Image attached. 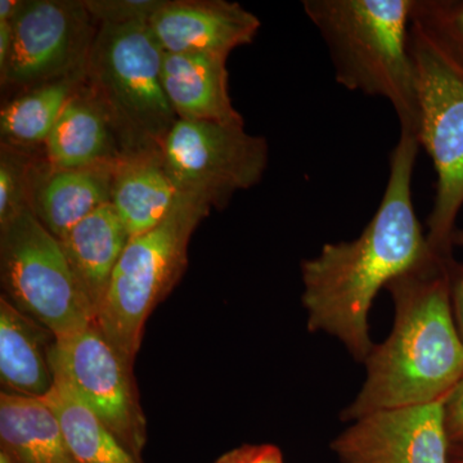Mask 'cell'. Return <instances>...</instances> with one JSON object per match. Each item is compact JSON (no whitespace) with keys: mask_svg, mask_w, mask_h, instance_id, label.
<instances>
[{"mask_svg":"<svg viewBox=\"0 0 463 463\" xmlns=\"http://www.w3.org/2000/svg\"><path fill=\"white\" fill-rule=\"evenodd\" d=\"M160 156L179 194L223 207L263 179L268 143L246 132L245 124L178 120Z\"/></svg>","mask_w":463,"mask_h":463,"instance_id":"ba28073f","label":"cell"},{"mask_svg":"<svg viewBox=\"0 0 463 463\" xmlns=\"http://www.w3.org/2000/svg\"><path fill=\"white\" fill-rule=\"evenodd\" d=\"M431 254L386 286L394 327L365 359L367 376L343 421L390 410L446 401L463 374V343L453 319L448 260Z\"/></svg>","mask_w":463,"mask_h":463,"instance_id":"7a4b0ae2","label":"cell"},{"mask_svg":"<svg viewBox=\"0 0 463 463\" xmlns=\"http://www.w3.org/2000/svg\"><path fill=\"white\" fill-rule=\"evenodd\" d=\"M210 210L206 201L181 194L169 215L132 237L118 259L96 325L130 365L141 349L146 321L181 279L192 233Z\"/></svg>","mask_w":463,"mask_h":463,"instance_id":"8992f818","label":"cell"},{"mask_svg":"<svg viewBox=\"0 0 463 463\" xmlns=\"http://www.w3.org/2000/svg\"><path fill=\"white\" fill-rule=\"evenodd\" d=\"M23 0H2L0 2V21L12 23L17 16Z\"/></svg>","mask_w":463,"mask_h":463,"instance_id":"f1b7e54d","label":"cell"},{"mask_svg":"<svg viewBox=\"0 0 463 463\" xmlns=\"http://www.w3.org/2000/svg\"><path fill=\"white\" fill-rule=\"evenodd\" d=\"M419 139L399 134L390 155L385 192L358 239L326 243L301 263L307 330L336 337L358 362L373 350L371 307L392 279L430 257L426 232L414 212L412 182Z\"/></svg>","mask_w":463,"mask_h":463,"instance_id":"6da1fadb","label":"cell"},{"mask_svg":"<svg viewBox=\"0 0 463 463\" xmlns=\"http://www.w3.org/2000/svg\"><path fill=\"white\" fill-rule=\"evenodd\" d=\"M214 463H285L273 444H245L219 457Z\"/></svg>","mask_w":463,"mask_h":463,"instance_id":"d4e9b609","label":"cell"},{"mask_svg":"<svg viewBox=\"0 0 463 463\" xmlns=\"http://www.w3.org/2000/svg\"><path fill=\"white\" fill-rule=\"evenodd\" d=\"M14 47V26L8 21H0V71L7 65Z\"/></svg>","mask_w":463,"mask_h":463,"instance_id":"83f0119b","label":"cell"},{"mask_svg":"<svg viewBox=\"0 0 463 463\" xmlns=\"http://www.w3.org/2000/svg\"><path fill=\"white\" fill-rule=\"evenodd\" d=\"M130 239L129 231L109 203L58 240L96 318L108 294L116 264Z\"/></svg>","mask_w":463,"mask_h":463,"instance_id":"2e32d148","label":"cell"},{"mask_svg":"<svg viewBox=\"0 0 463 463\" xmlns=\"http://www.w3.org/2000/svg\"><path fill=\"white\" fill-rule=\"evenodd\" d=\"M48 359L54 379L65 383L137 459L147 443V421L133 379V365L118 354L96 323L56 339Z\"/></svg>","mask_w":463,"mask_h":463,"instance_id":"9c48e42d","label":"cell"},{"mask_svg":"<svg viewBox=\"0 0 463 463\" xmlns=\"http://www.w3.org/2000/svg\"><path fill=\"white\" fill-rule=\"evenodd\" d=\"M410 53L419 90V142L437 173L426 237L432 252L453 258L452 239L463 207V60L414 16Z\"/></svg>","mask_w":463,"mask_h":463,"instance_id":"5b68a950","label":"cell"},{"mask_svg":"<svg viewBox=\"0 0 463 463\" xmlns=\"http://www.w3.org/2000/svg\"><path fill=\"white\" fill-rule=\"evenodd\" d=\"M93 21L80 0H23L12 21L14 47L0 71L2 84L33 88L84 79L99 29Z\"/></svg>","mask_w":463,"mask_h":463,"instance_id":"30bf717a","label":"cell"},{"mask_svg":"<svg viewBox=\"0 0 463 463\" xmlns=\"http://www.w3.org/2000/svg\"><path fill=\"white\" fill-rule=\"evenodd\" d=\"M56 337L0 298V381L11 394L44 399L54 386L48 353Z\"/></svg>","mask_w":463,"mask_h":463,"instance_id":"9a60e30c","label":"cell"},{"mask_svg":"<svg viewBox=\"0 0 463 463\" xmlns=\"http://www.w3.org/2000/svg\"><path fill=\"white\" fill-rule=\"evenodd\" d=\"M446 411V428L449 443H455L463 438V374L456 388L444 401Z\"/></svg>","mask_w":463,"mask_h":463,"instance_id":"484cf974","label":"cell"},{"mask_svg":"<svg viewBox=\"0 0 463 463\" xmlns=\"http://www.w3.org/2000/svg\"><path fill=\"white\" fill-rule=\"evenodd\" d=\"M65 432L67 443L80 463H142L108 430L62 381L44 398Z\"/></svg>","mask_w":463,"mask_h":463,"instance_id":"ffe728a7","label":"cell"},{"mask_svg":"<svg viewBox=\"0 0 463 463\" xmlns=\"http://www.w3.org/2000/svg\"><path fill=\"white\" fill-rule=\"evenodd\" d=\"M0 269L5 298L56 339L96 323L62 245L30 207L0 227Z\"/></svg>","mask_w":463,"mask_h":463,"instance_id":"52a82bcc","label":"cell"},{"mask_svg":"<svg viewBox=\"0 0 463 463\" xmlns=\"http://www.w3.org/2000/svg\"><path fill=\"white\" fill-rule=\"evenodd\" d=\"M84 79H63L30 88L7 103L0 114V132L12 145L45 143L61 112Z\"/></svg>","mask_w":463,"mask_h":463,"instance_id":"44dd1931","label":"cell"},{"mask_svg":"<svg viewBox=\"0 0 463 463\" xmlns=\"http://www.w3.org/2000/svg\"><path fill=\"white\" fill-rule=\"evenodd\" d=\"M163 60L148 23L99 25L84 81L108 116L123 156L160 155L179 120L164 90Z\"/></svg>","mask_w":463,"mask_h":463,"instance_id":"277c9868","label":"cell"},{"mask_svg":"<svg viewBox=\"0 0 463 463\" xmlns=\"http://www.w3.org/2000/svg\"><path fill=\"white\" fill-rule=\"evenodd\" d=\"M30 174L25 158L3 146L0 155V227L29 206Z\"/></svg>","mask_w":463,"mask_h":463,"instance_id":"7402d4cb","label":"cell"},{"mask_svg":"<svg viewBox=\"0 0 463 463\" xmlns=\"http://www.w3.org/2000/svg\"><path fill=\"white\" fill-rule=\"evenodd\" d=\"M413 16L430 27L463 60V0H416Z\"/></svg>","mask_w":463,"mask_h":463,"instance_id":"603a6c76","label":"cell"},{"mask_svg":"<svg viewBox=\"0 0 463 463\" xmlns=\"http://www.w3.org/2000/svg\"><path fill=\"white\" fill-rule=\"evenodd\" d=\"M331 449L340 463H448L444 401L361 417Z\"/></svg>","mask_w":463,"mask_h":463,"instance_id":"8fae6325","label":"cell"},{"mask_svg":"<svg viewBox=\"0 0 463 463\" xmlns=\"http://www.w3.org/2000/svg\"><path fill=\"white\" fill-rule=\"evenodd\" d=\"M118 163V161H116ZM30 174L29 206L56 239L111 203L115 164Z\"/></svg>","mask_w":463,"mask_h":463,"instance_id":"4fadbf2b","label":"cell"},{"mask_svg":"<svg viewBox=\"0 0 463 463\" xmlns=\"http://www.w3.org/2000/svg\"><path fill=\"white\" fill-rule=\"evenodd\" d=\"M165 0H84L94 21L109 25L149 23Z\"/></svg>","mask_w":463,"mask_h":463,"instance_id":"cb8c5ba5","label":"cell"},{"mask_svg":"<svg viewBox=\"0 0 463 463\" xmlns=\"http://www.w3.org/2000/svg\"><path fill=\"white\" fill-rule=\"evenodd\" d=\"M453 248L463 249V230H456L452 239Z\"/></svg>","mask_w":463,"mask_h":463,"instance_id":"4dcf8cb0","label":"cell"},{"mask_svg":"<svg viewBox=\"0 0 463 463\" xmlns=\"http://www.w3.org/2000/svg\"><path fill=\"white\" fill-rule=\"evenodd\" d=\"M414 2L304 0L303 9L327 47L336 83L388 100L401 134L419 139V90L410 53Z\"/></svg>","mask_w":463,"mask_h":463,"instance_id":"3957f363","label":"cell"},{"mask_svg":"<svg viewBox=\"0 0 463 463\" xmlns=\"http://www.w3.org/2000/svg\"><path fill=\"white\" fill-rule=\"evenodd\" d=\"M448 463H463V438L455 443H449Z\"/></svg>","mask_w":463,"mask_h":463,"instance_id":"f546056e","label":"cell"},{"mask_svg":"<svg viewBox=\"0 0 463 463\" xmlns=\"http://www.w3.org/2000/svg\"><path fill=\"white\" fill-rule=\"evenodd\" d=\"M0 449L14 463H80L44 399L0 394Z\"/></svg>","mask_w":463,"mask_h":463,"instance_id":"d6986e66","label":"cell"},{"mask_svg":"<svg viewBox=\"0 0 463 463\" xmlns=\"http://www.w3.org/2000/svg\"><path fill=\"white\" fill-rule=\"evenodd\" d=\"M148 24L165 53L225 58L254 42L260 29L255 14L225 0H165Z\"/></svg>","mask_w":463,"mask_h":463,"instance_id":"7c38bea8","label":"cell"},{"mask_svg":"<svg viewBox=\"0 0 463 463\" xmlns=\"http://www.w3.org/2000/svg\"><path fill=\"white\" fill-rule=\"evenodd\" d=\"M44 145L54 169L114 164L123 157L108 116L85 81L67 102Z\"/></svg>","mask_w":463,"mask_h":463,"instance_id":"e0dca14e","label":"cell"},{"mask_svg":"<svg viewBox=\"0 0 463 463\" xmlns=\"http://www.w3.org/2000/svg\"><path fill=\"white\" fill-rule=\"evenodd\" d=\"M447 269L453 319L463 343V263H459L455 258L449 259Z\"/></svg>","mask_w":463,"mask_h":463,"instance_id":"4316f807","label":"cell"},{"mask_svg":"<svg viewBox=\"0 0 463 463\" xmlns=\"http://www.w3.org/2000/svg\"><path fill=\"white\" fill-rule=\"evenodd\" d=\"M161 78L179 120L245 124L228 90L227 58L164 52Z\"/></svg>","mask_w":463,"mask_h":463,"instance_id":"5bb4252c","label":"cell"},{"mask_svg":"<svg viewBox=\"0 0 463 463\" xmlns=\"http://www.w3.org/2000/svg\"><path fill=\"white\" fill-rule=\"evenodd\" d=\"M179 196L160 155L123 156L115 164L111 203L130 237L160 224Z\"/></svg>","mask_w":463,"mask_h":463,"instance_id":"ac0fdd59","label":"cell"}]
</instances>
